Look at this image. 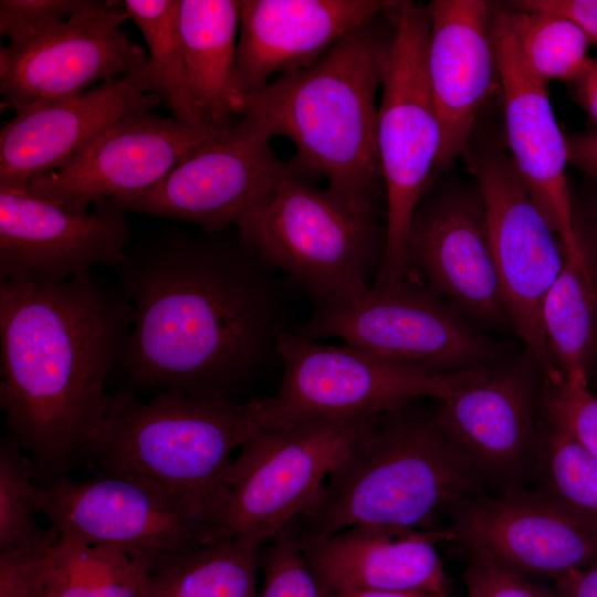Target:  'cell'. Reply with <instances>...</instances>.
<instances>
[{
  "label": "cell",
  "mask_w": 597,
  "mask_h": 597,
  "mask_svg": "<svg viewBox=\"0 0 597 597\" xmlns=\"http://www.w3.org/2000/svg\"><path fill=\"white\" fill-rule=\"evenodd\" d=\"M170 228L130 244L117 269L134 311L116 368L134 391L237 400L276 354L284 293L237 233Z\"/></svg>",
  "instance_id": "cell-1"
},
{
  "label": "cell",
  "mask_w": 597,
  "mask_h": 597,
  "mask_svg": "<svg viewBox=\"0 0 597 597\" xmlns=\"http://www.w3.org/2000/svg\"><path fill=\"white\" fill-rule=\"evenodd\" d=\"M133 318L122 290L92 272L59 283L0 282V408L36 485L88 457Z\"/></svg>",
  "instance_id": "cell-2"
},
{
  "label": "cell",
  "mask_w": 597,
  "mask_h": 597,
  "mask_svg": "<svg viewBox=\"0 0 597 597\" xmlns=\"http://www.w3.org/2000/svg\"><path fill=\"white\" fill-rule=\"evenodd\" d=\"M396 8L364 21L314 64L279 75L243 98L242 116L255 115L273 137L292 142L296 153L290 164L296 170L325 178L328 191L364 211L379 212L384 187L378 93Z\"/></svg>",
  "instance_id": "cell-3"
},
{
  "label": "cell",
  "mask_w": 597,
  "mask_h": 597,
  "mask_svg": "<svg viewBox=\"0 0 597 597\" xmlns=\"http://www.w3.org/2000/svg\"><path fill=\"white\" fill-rule=\"evenodd\" d=\"M266 426L265 398L245 401L122 388L88 450L97 470L147 476L217 528L230 501L233 451Z\"/></svg>",
  "instance_id": "cell-4"
},
{
  "label": "cell",
  "mask_w": 597,
  "mask_h": 597,
  "mask_svg": "<svg viewBox=\"0 0 597 597\" xmlns=\"http://www.w3.org/2000/svg\"><path fill=\"white\" fill-rule=\"evenodd\" d=\"M408 405L379 415L296 517L303 551L357 524L431 530L439 512L476 495L480 472Z\"/></svg>",
  "instance_id": "cell-5"
},
{
  "label": "cell",
  "mask_w": 597,
  "mask_h": 597,
  "mask_svg": "<svg viewBox=\"0 0 597 597\" xmlns=\"http://www.w3.org/2000/svg\"><path fill=\"white\" fill-rule=\"evenodd\" d=\"M394 20L377 126L386 197L385 250L374 284L378 286L400 282L410 271V224L432 181L441 147V128L427 74L428 4L400 1Z\"/></svg>",
  "instance_id": "cell-6"
},
{
  "label": "cell",
  "mask_w": 597,
  "mask_h": 597,
  "mask_svg": "<svg viewBox=\"0 0 597 597\" xmlns=\"http://www.w3.org/2000/svg\"><path fill=\"white\" fill-rule=\"evenodd\" d=\"M385 241L379 212L350 207L287 163L280 186L244 242L317 306L370 286Z\"/></svg>",
  "instance_id": "cell-7"
},
{
  "label": "cell",
  "mask_w": 597,
  "mask_h": 597,
  "mask_svg": "<svg viewBox=\"0 0 597 597\" xmlns=\"http://www.w3.org/2000/svg\"><path fill=\"white\" fill-rule=\"evenodd\" d=\"M276 354L284 368L275 397L265 398L266 427L310 419L377 416L420 397L444 400L483 380L490 367L441 371L283 331Z\"/></svg>",
  "instance_id": "cell-8"
},
{
  "label": "cell",
  "mask_w": 597,
  "mask_h": 597,
  "mask_svg": "<svg viewBox=\"0 0 597 597\" xmlns=\"http://www.w3.org/2000/svg\"><path fill=\"white\" fill-rule=\"evenodd\" d=\"M34 501L61 536L116 549L147 574L217 540V528L196 519L169 490L134 472L67 475L35 485Z\"/></svg>",
  "instance_id": "cell-9"
},
{
  "label": "cell",
  "mask_w": 597,
  "mask_h": 597,
  "mask_svg": "<svg viewBox=\"0 0 597 597\" xmlns=\"http://www.w3.org/2000/svg\"><path fill=\"white\" fill-rule=\"evenodd\" d=\"M294 332L441 371L490 367L500 350L449 301L406 279L335 296Z\"/></svg>",
  "instance_id": "cell-10"
},
{
  "label": "cell",
  "mask_w": 597,
  "mask_h": 597,
  "mask_svg": "<svg viewBox=\"0 0 597 597\" xmlns=\"http://www.w3.org/2000/svg\"><path fill=\"white\" fill-rule=\"evenodd\" d=\"M378 417L310 419L256 431L233 460L229 506L216 538L251 534L271 541L306 509Z\"/></svg>",
  "instance_id": "cell-11"
},
{
  "label": "cell",
  "mask_w": 597,
  "mask_h": 597,
  "mask_svg": "<svg viewBox=\"0 0 597 597\" xmlns=\"http://www.w3.org/2000/svg\"><path fill=\"white\" fill-rule=\"evenodd\" d=\"M272 137L259 117L247 114L157 184L112 200L126 213L190 222L208 233L234 226L247 241L287 170Z\"/></svg>",
  "instance_id": "cell-12"
},
{
  "label": "cell",
  "mask_w": 597,
  "mask_h": 597,
  "mask_svg": "<svg viewBox=\"0 0 597 597\" xmlns=\"http://www.w3.org/2000/svg\"><path fill=\"white\" fill-rule=\"evenodd\" d=\"M463 159L483 200L510 324L544 376H554L559 371L547 348L541 310L564 264V248L503 147L472 139Z\"/></svg>",
  "instance_id": "cell-13"
},
{
  "label": "cell",
  "mask_w": 597,
  "mask_h": 597,
  "mask_svg": "<svg viewBox=\"0 0 597 597\" xmlns=\"http://www.w3.org/2000/svg\"><path fill=\"white\" fill-rule=\"evenodd\" d=\"M123 1L106 4L0 50L2 107L15 113L80 95L116 77L135 73L145 50L122 29Z\"/></svg>",
  "instance_id": "cell-14"
},
{
  "label": "cell",
  "mask_w": 597,
  "mask_h": 597,
  "mask_svg": "<svg viewBox=\"0 0 597 597\" xmlns=\"http://www.w3.org/2000/svg\"><path fill=\"white\" fill-rule=\"evenodd\" d=\"M125 214L112 199L76 209L0 188V280L59 283L96 264L117 270L132 240Z\"/></svg>",
  "instance_id": "cell-15"
},
{
  "label": "cell",
  "mask_w": 597,
  "mask_h": 597,
  "mask_svg": "<svg viewBox=\"0 0 597 597\" xmlns=\"http://www.w3.org/2000/svg\"><path fill=\"white\" fill-rule=\"evenodd\" d=\"M230 125L191 126L150 109L132 112L28 189L55 203L87 209L151 187Z\"/></svg>",
  "instance_id": "cell-16"
},
{
  "label": "cell",
  "mask_w": 597,
  "mask_h": 597,
  "mask_svg": "<svg viewBox=\"0 0 597 597\" xmlns=\"http://www.w3.org/2000/svg\"><path fill=\"white\" fill-rule=\"evenodd\" d=\"M490 13L510 156L566 258L588 268L566 176L567 138L557 124L547 86L527 69L505 2H490Z\"/></svg>",
  "instance_id": "cell-17"
},
{
  "label": "cell",
  "mask_w": 597,
  "mask_h": 597,
  "mask_svg": "<svg viewBox=\"0 0 597 597\" xmlns=\"http://www.w3.org/2000/svg\"><path fill=\"white\" fill-rule=\"evenodd\" d=\"M408 259L410 270L462 314L494 326L510 323L478 187L427 188L411 220Z\"/></svg>",
  "instance_id": "cell-18"
},
{
  "label": "cell",
  "mask_w": 597,
  "mask_h": 597,
  "mask_svg": "<svg viewBox=\"0 0 597 597\" xmlns=\"http://www.w3.org/2000/svg\"><path fill=\"white\" fill-rule=\"evenodd\" d=\"M453 511L454 538L527 578L557 580L597 561V527L543 490L475 495Z\"/></svg>",
  "instance_id": "cell-19"
},
{
  "label": "cell",
  "mask_w": 597,
  "mask_h": 597,
  "mask_svg": "<svg viewBox=\"0 0 597 597\" xmlns=\"http://www.w3.org/2000/svg\"><path fill=\"white\" fill-rule=\"evenodd\" d=\"M142 66L80 95L15 113L0 132V188L28 189L119 117L158 107L164 100Z\"/></svg>",
  "instance_id": "cell-20"
},
{
  "label": "cell",
  "mask_w": 597,
  "mask_h": 597,
  "mask_svg": "<svg viewBox=\"0 0 597 597\" xmlns=\"http://www.w3.org/2000/svg\"><path fill=\"white\" fill-rule=\"evenodd\" d=\"M428 8L427 74L441 128L434 175L467 156L499 77L489 1L433 0Z\"/></svg>",
  "instance_id": "cell-21"
},
{
  "label": "cell",
  "mask_w": 597,
  "mask_h": 597,
  "mask_svg": "<svg viewBox=\"0 0 597 597\" xmlns=\"http://www.w3.org/2000/svg\"><path fill=\"white\" fill-rule=\"evenodd\" d=\"M396 0L241 1L233 85L243 100L273 75L305 69L367 19Z\"/></svg>",
  "instance_id": "cell-22"
},
{
  "label": "cell",
  "mask_w": 597,
  "mask_h": 597,
  "mask_svg": "<svg viewBox=\"0 0 597 597\" xmlns=\"http://www.w3.org/2000/svg\"><path fill=\"white\" fill-rule=\"evenodd\" d=\"M453 538L450 530L357 524L303 552L326 597L349 590L448 594V579L434 545Z\"/></svg>",
  "instance_id": "cell-23"
},
{
  "label": "cell",
  "mask_w": 597,
  "mask_h": 597,
  "mask_svg": "<svg viewBox=\"0 0 597 597\" xmlns=\"http://www.w3.org/2000/svg\"><path fill=\"white\" fill-rule=\"evenodd\" d=\"M538 371L526 352L513 363L490 367L483 380L442 400L433 416L481 475L510 478L526 459L542 388Z\"/></svg>",
  "instance_id": "cell-24"
},
{
  "label": "cell",
  "mask_w": 597,
  "mask_h": 597,
  "mask_svg": "<svg viewBox=\"0 0 597 597\" xmlns=\"http://www.w3.org/2000/svg\"><path fill=\"white\" fill-rule=\"evenodd\" d=\"M241 1L179 0V32L189 98L205 124L230 125L242 117L233 85Z\"/></svg>",
  "instance_id": "cell-25"
},
{
  "label": "cell",
  "mask_w": 597,
  "mask_h": 597,
  "mask_svg": "<svg viewBox=\"0 0 597 597\" xmlns=\"http://www.w3.org/2000/svg\"><path fill=\"white\" fill-rule=\"evenodd\" d=\"M263 544L251 534L214 540L147 574L144 597H259L256 572Z\"/></svg>",
  "instance_id": "cell-26"
},
{
  "label": "cell",
  "mask_w": 597,
  "mask_h": 597,
  "mask_svg": "<svg viewBox=\"0 0 597 597\" xmlns=\"http://www.w3.org/2000/svg\"><path fill=\"white\" fill-rule=\"evenodd\" d=\"M146 576L123 553L72 541L55 531L29 597H144Z\"/></svg>",
  "instance_id": "cell-27"
},
{
  "label": "cell",
  "mask_w": 597,
  "mask_h": 597,
  "mask_svg": "<svg viewBox=\"0 0 597 597\" xmlns=\"http://www.w3.org/2000/svg\"><path fill=\"white\" fill-rule=\"evenodd\" d=\"M547 348L556 369L587 381L597 353V286L591 269L565 258L541 310Z\"/></svg>",
  "instance_id": "cell-28"
},
{
  "label": "cell",
  "mask_w": 597,
  "mask_h": 597,
  "mask_svg": "<svg viewBox=\"0 0 597 597\" xmlns=\"http://www.w3.org/2000/svg\"><path fill=\"white\" fill-rule=\"evenodd\" d=\"M123 7L146 40L149 55L142 67L171 116L187 125H207L193 109L187 90L179 0H124Z\"/></svg>",
  "instance_id": "cell-29"
},
{
  "label": "cell",
  "mask_w": 597,
  "mask_h": 597,
  "mask_svg": "<svg viewBox=\"0 0 597 597\" xmlns=\"http://www.w3.org/2000/svg\"><path fill=\"white\" fill-rule=\"evenodd\" d=\"M520 53L533 75L546 86L570 84L583 71L591 45L586 33L568 18L548 11L522 9L505 2Z\"/></svg>",
  "instance_id": "cell-30"
},
{
  "label": "cell",
  "mask_w": 597,
  "mask_h": 597,
  "mask_svg": "<svg viewBox=\"0 0 597 597\" xmlns=\"http://www.w3.org/2000/svg\"><path fill=\"white\" fill-rule=\"evenodd\" d=\"M543 491L597 527V460L547 423L542 442Z\"/></svg>",
  "instance_id": "cell-31"
},
{
  "label": "cell",
  "mask_w": 597,
  "mask_h": 597,
  "mask_svg": "<svg viewBox=\"0 0 597 597\" xmlns=\"http://www.w3.org/2000/svg\"><path fill=\"white\" fill-rule=\"evenodd\" d=\"M34 467L22 448L7 437L0 444V552L43 543L49 530L35 520Z\"/></svg>",
  "instance_id": "cell-32"
},
{
  "label": "cell",
  "mask_w": 597,
  "mask_h": 597,
  "mask_svg": "<svg viewBox=\"0 0 597 597\" xmlns=\"http://www.w3.org/2000/svg\"><path fill=\"white\" fill-rule=\"evenodd\" d=\"M541 400L547 423L563 430L597 460V397L587 381L544 376Z\"/></svg>",
  "instance_id": "cell-33"
},
{
  "label": "cell",
  "mask_w": 597,
  "mask_h": 597,
  "mask_svg": "<svg viewBox=\"0 0 597 597\" xmlns=\"http://www.w3.org/2000/svg\"><path fill=\"white\" fill-rule=\"evenodd\" d=\"M263 587L259 597H326L301 547L296 517L260 552Z\"/></svg>",
  "instance_id": "cell-34"
},
{
  "label": "cell",
  "mask_w": 597,
  "mask_h": 597,
  "mask_svg": "<svg viewBox=\"0 0 597 597\" xmlns=\"http://www.w3.org/2000/svg\"><path fill=\"white\" fill-rule=\"evenodd\" d=\"M107 0H1L0 33L20 40L96 10Z\"/></svg>",
  "instance_id": "cell-35"
},
{
  "label": "cell",
  "mask_w": 597,
  "mask_h": 597,
  "mask_svg": "<svg viewBox=\"0 0 597 597\" xmlns=\"http://www.w3.org/2000/svg\"><path fill=\"white\" fill-rule=\"evenodd\" d=\"M468 597H557L479 549H470L464 572Z\"/></svg>",
  "instance_id": "cell-36"
},
{
  "label": "cell",
  "mask_w": 597,
  "mask_h": 597,
  "mask_svg": "<svg viewBox=\"0 0 597 597\" xmlns=\"http://www.w3.org/2000/svg\"><path fill=\"white\" fill-rule=\"evenodd\" d=\"M522 9L548 11L568 18L597 43V0H517L510 1Z\"/></svg>",
  "instance_id": "cell-37"
},
{
  "label": "cell",
  "mask_w": 597,
  "mask_h": 597,
  "mask_svg": "<svg viewBox=\"0 0 597 597\" xmlns=\"http://www.w3.org/2000/svg\"><path fill=\"white\" fill-rule=\"evenodd\" d=\"M566 138L569 164L597 180V129L575 133Z\"/></svg>",
  "instance_id": "cell-38"
},
{
  "label": "cell",
  "mask_w": 597,
  "mask_h": 597,
  "mask_svg": "<svg viewBox=\"0 0 597 597\" xmlns=\"http://www.w3.org/2000/svg\"><path fill=\"white\" fill-rule=\"evenodd\" d=\"M574 101L597 124V57H589L579 75L569 84Z\"/></svg>",
  "instance_id": "cell-39"
},
{
  "label": "cell",
  "mask_w": 597,
  "mask_h": 597,
  "mask_svg": "<svg viewBox=\"0 0 597 597\" xmlns=\"http://www.w3.org/2000/svg\"><path fill=\"white\" fill-rule=\"evenodd\" d=\"M557 597H597V561L555 580Z\"/></svg>",
  "instance_id": "cell-40"
},
{
  "label": "cell",
  "mask_w": 597,
  "mask_h": 597,
  "mask_svg": "<svg viewBox=\"0 0 597 597\" xmlns=\"http://www.w3.org/2000/svg\"><path fill=\"white\" fill-rule=\"evenodd\" d=\"M327 597H461V596H452L449 594L422 593V591L349 590V591L336 593Z\"/></svg>",
  "instance_id": "cell-41"
},
{
  "label": "cell",
  "mask_w": 597,
  "mask_h": 597,
  "mask_svg": "<svg viewBox=\"0 0 597 597\" xmlns=\"http://www.w3.org/2000/svg\"><path fill=\"white\" fill-rule=\"evenodd\" d=\"M587 216L597 234V191H595L587 201Z\"/></svg>",
  "instance_id": "cell-42"
}]
</instances>
